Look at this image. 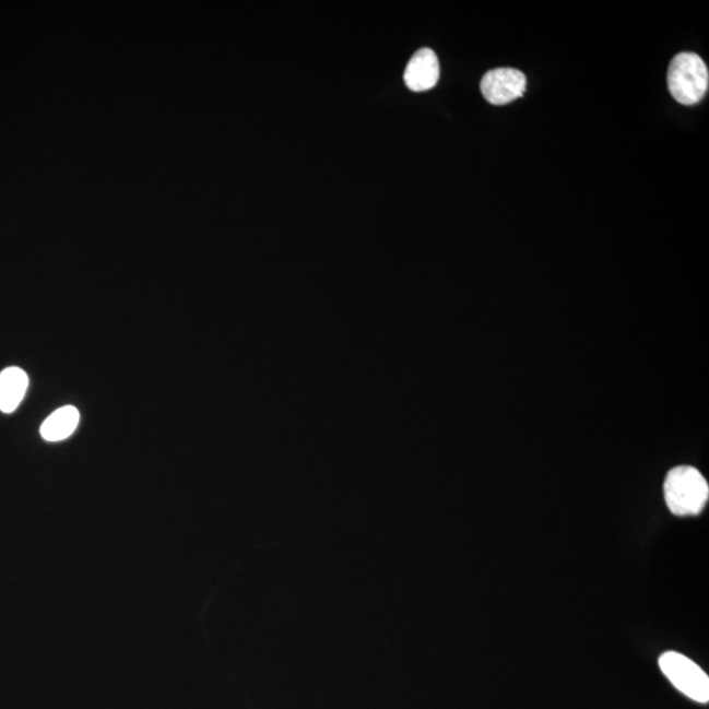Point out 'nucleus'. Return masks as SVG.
<instances>
[{"instance_id": "obj_1", "label": "nucleus", "mask_w": 709, "mask_h": 709, "mask_svg": "<svg viewBox=\"0 0 709 709\" xmlns=\"http://www.w3.org/2000/svg\"><path fill=\"white\" fill-rule=\"evenodd\" d=\"M663 491L669 510L676 517L698 516L708 503L707 480L693 466H676L670 471Z\"/></svg>"}, {"instance_id": "obj_6", "label": "nucleus", "mask_w": 709, "mask_h": 709, "mask_svg": "<svg viewBox=\"0 0 709 709\" xmlns=\"http://www.w3.org/2000/svg\"><path fill=\"white\" fill-rule=\"evenodd\" d=\"M28 375L22 368H5L0 374V412L14 413L28 389Z\"/></svg>"}, {"instance_id": "obj_5", "label": "nucleus", "mask_w": 709, "mask_h": 709, "mask_svg": "<svg viewBox=\"0 0 709 709\" xmlns=\"http://www.w3.org/2000/svg\"><path fill=\"white\" fill-rule=\"evenodd\" d=\"M440 76L439 60L435 51L423 48L409 61L403 81L409 90L423 93L437 86Z\"/></svg>"}, {"instance_id": "obj_3", "label": "nucleus", "mask_w": 709, "mask_h": 709, "mask_svg": "<svg viewBox=\"0 0 709 709\" xmlns=\"http://www.w3.org/2000/svg\"><path fill=\"white\" fill-rule=\"evenodd\" d=\"M659 663L662 673L666 675V678L682 694H685L689 699L695 701L708 702V675L693 660L670 650V652L663 653L660 657Z\"/></svg>"}, {"instance_id": "obj_2", "label": "nucleus", "mask_w": 709, "mask_h": 709, "mask_svg": "<svg viewBox=\"0 0 709 709\" xmlns=\"http://www.w3.org/2000/svg\"><path fill=\"white\" fill-rule=\"evenodd\" d=\"M667 86L670 94L683 106L698 104L708 93L707 64L695 54L675 56L669 67Z\"/></svg>"}, {"instance_id": "obj_4", "label": "nucleus", "mask_w": 709, "mask_h": 709, "mask_svg": "<svg viewBox=\"0 0 709 709\" xmlns=\"http://www.w3.org/2000/svg\"><path fill=\"white\" fill-rule=\"evenodd\" d=\"M527 78L517 69L499 68L487 71L481 81V93L494 106H505L525 93Z\"/></svg>"}, {"instance_id": "obj_7", "label": "nucleus", "mask_w": 709, "mask_h": 709, "mask_svg": "<svg viewBox=\"0 0 709 709\" xmlns=\"http://www.w3.org/2000/svg\"><path fill=\"white\" fill-rule=\"evenodd\" d=\"M80 418V412L74 406L69 405L56 410L43 423L40 428L43 438L48 441L68 439L75 432Z\"/></svg>"}]
</instances>
